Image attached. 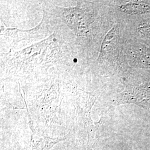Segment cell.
I'll use <instances>...</instances> for the list:
<instances>
[{
    "label": "cell",
    "instance_id": "6da1fadb",
    "mask_svg": "<svg viewBox=\"0 0 150 150\" xmlns=\"http://www.w3.org/2000/svg\"><path fill=\"white\" fill-rule=\"evenodd\" d=\"M117 104L133 103L144 107H150V90L136 87V90L126 91L118 97Z\"/></svg>",
    "mask_w": 150,
    "mask_h": 150
},
{
    "label": "cell",
    "instance_id": "7a4b0ae2",
    "mask_svg": "<svg viewBox=\"0 0 150 150\" xmlns=\"http://www.w3.org/2000/svg\"><path fill=\"white\" fill-rule=\"evenodd\" d=\"M66 138H42L35 141L33 137L31 136L30 141V150H49L54 146V145L64 140Z\"/></svg>",
    "mask_w": 150,
    "mask_h": 150
}]
</instances>
